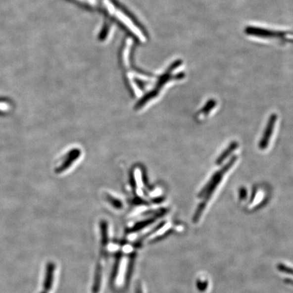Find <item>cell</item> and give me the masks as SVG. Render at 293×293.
Segmentation results:
<instances>
[{
	"label": "cell",
	"mask_w": 293,
	"mask_h": 293,
	"mask_svg": "<svg viewBox=\"0 0 293 293\" xmlns=\"http://www.w3.org/2000/svg\"><path fill=\"white\" fill-rule=\"evenodd\" d=\"M238 160L237 155H234L231 157L229 162L226 164L221 168V170L219 171L216 172L212 176L211 178L208 181V183L205 185L202 190L199 192L198 194V197L199 198H202L204 197V200L201 201L200 204H199L197 207L196 211L195 212V215H194L193 221L194 223H197L200 219L201 215H202L203 212L206 208L207 204H208V201L210 199V197L212 196V194L215 192L216 189H217L219 183L221 182L223 176L225 174L230 170V168L234 166L236 161Z\"/></svg>",
	"instance_id": "1"
},
{
	"label": "cell",
	"mask_w": 293,
	"mask_h": 293,
	"mask_svg": "<svg viewBox=\"0 0 293 293\" xmlns=\"http://www.w3.org/2000/svg\"><path fill=\"white\" fill-rule=\"evenodd\" d=\"M277 119L278 115H276V113H272V114L270 115V118H269L266 128H265L263 137H262L259 144V147L260 149L264 150L266 149L267 146H268L271 137H272L273 132H274L275 124H276Z\"/></svg>",
	"instance_id": "2"
},
{
	"label": "cell",
	"mask_w": 293,
	"mask_h": 293,
	"mask_svg": "<svg viewBox=\"0 0 293 293\" xmlns=\"http://www.w3.org/2000/svg\"><path fill=\"white\" fill-rule=\"evenodd\" d=\"M55 271H56V265L53 262H49L46 269L43 291L40 293H49L52 290L53 285H54Z\"/></svg>",
	"instance_id": "3"
},
{
	"label": "cell",
	"mask_w": 293,
	"mask_h": 293,
	"mask_svg": "<svg viewBox=\"0 0 293 293\" xmlns=\"http://www.w3.org/2000/svg\"><path fill=\"white\" fill-rule=\"evenodd\" d=\"M238 146V142H233L231 143L230 146L227 147V149H225V151L219 155V157H218L217 160H216L215 162L216 165H217V166H220V165L222 164L223 162H224V161L226 160V159L228 158L229 156H230L231 153L237 149Z\"/></svg>",
	"instance_id": "4"
},
{
	"label": "cell",
	"mask_w": 293,
	"mask_h": 293,
	"mask_svg": "<svg viewBox=\"0 0 293 293\" xmlns=\"http://www.w3.org/2000/svg\"><path fill=\"white\" fill-rule=\"evenodd\" d=\"M216 105H217V102H216L215 100L210 99L208 100V101L207 102L206 104H205V105L204 107H203L202 109H201V113L207 114V113L210 112V111L215 107Z\"/></svg>",
	"instance_id": "5"
},
{
	"label": "cell",
	"mask_w": 293,
	"mask_h": 293,
	"mask_svg": "<svg viewBox=\"0 0 293 293\" xmlns=\"http://www.w3.org/2000/svg\"><path fill=\"white\" fill-rule=\"evenodd\" d=\"M278 269L281 272L293 276V268H291L290 267L287 266V265L284 264H279L278 265Z\"/></svg>",
	"instance_id": "6"
},
{
	"label": "cell",
	"mask_w": 293,
	"mask_h": 293,
	"mask_svg": "<svg viewBox=\"0 0 293 293\" xmlns=\"http://www.w3.org/2000/svg\"><path fill=\"white\" fill-rule=\"evenodd\" d=\"M239 196L240 199L241 200H243V199H245L246 198L247 196V191L246 189L245 188H241V190H240L239 192Z\"/></svg>",
	"instance_id": "7"
},
{
	"label": "cell",
	"mask_w": 293,
	"mask_h": 293,
	"mask_svg": "<svg viewBox=\"0 0 293 293\" xmlns=\"http://www.w3.org/2000/svg\"><path fill=\"white\" fill-rule=\"evenodd\" d=\"M285 282L287 284H289V285H293V280L291 279H286Z\"/></svg>",
	"instance_id": "8"
}]
</instances>
